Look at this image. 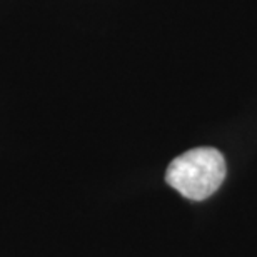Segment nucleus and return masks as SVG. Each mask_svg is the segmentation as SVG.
I'll list each match as a JSON object with an SVG mask.
<instances>
[{
    "instance_id": "obj_1",
    "label": "nucleus",
    "mask_w": 257,
    "mask_h": 257,
    "mask_svg": "<svg viewBox=\"0 0 257 257\" xmlns=\"http://www.w3.org/2000/svg\"><path fill=\"white\" fill-rule=\"evenodd\" d=\"M225 179L224 156L214 147H195L169 164L166 181L186 199L210 197Z\"/></svg>"
}]
</instances>
